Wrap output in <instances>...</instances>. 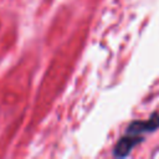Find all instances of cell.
<instances>
[{"label": "cell", "instance_id": "cell-2", "mask_svg": "<svg viewBox=\"0 0 159 159\" xmlns=\"http://www.w3.org/2000/svg\"><path fill=\"white\" fill-rule=\"evenodd\" d=\"M158 127H159V114L153 113L152 117L148 120H135V122H132L128 125V128H127V133L139 135L140 133L153 132Z\"/></svg>", "mask_w": 159, "mask_h": 159}, {"label": "cell", "instance_id": "cell-1", "mask_svg": "<svg viewBox=\"0 0 159 159\" xmlns=\"http://www.w3.org/2000/svg\"><path fill=\"white\" fill-rule=\"evenodd\" d=\"M142 140H143L142 137H139L137 134H129V133H127V135L122 137L117 142V144L114 147V150H113V155L117 157V158L127 157L132 152V149L137 144H139Z\"/></svg>", "mask_w": 159, "mask_h": 159}]
</instances>
